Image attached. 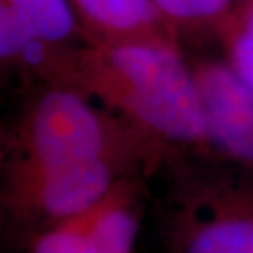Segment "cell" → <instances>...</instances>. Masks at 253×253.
<instances>
[{
  "label": "cell",
  "mask_w": 253,
  "mask_h": 253,
  "mask_svg": "<svg viewBox=\"0 0 253 253\" xmlns=\"http://www.w3.org/2000/svg\"><path fill=\"white\" fill-rule=\"evenodd\" d=\"M215 37L224 48V59L253 92V3H235Z\"/></svg>",
  "instance_id": "cell-10"
},
{
  "label": "cell",
  "mask_w": 253,
  "mask_h": 253,
  "mask_svg": "<svg viewBox=\"0 0 253 253\" xmlns=\"http://www.w3.org/2000/svg\"><path fill=\"white\" fill-rule=\"evenodd\" d=\"M141 173L140 168L126 161L95 160L3 179V212L32 235L83 214L125 176Z\"/></svg>",
  "instance_id": "cell-3"
},
{
  "label": "cell",
  "mask_w": 253,
  "mask_h": 253,
  "mask_svg": "<svg viewBox=\"0 0 253 253\" xmlns=\"http://www.w3.org/2000/svg\"><path fill=\"white\" fill-rule=\"evenodd\" d=\"M61 84L83 90L165 160L214 156L189 59L174 42L84 44Z\"/></svg>",
  "instance_id": "cell-1"
},
{
  "label": "cell",
  "mask_w": 253,
  "mask_h": 253,
  "mask_svg": "<svg viewBox=\"0 0 253 253\" xmlns=\"http://www.w3.org/2000/svg\"><path fill=\"white\" fill-rule=\"evenodd\" d=\"M0 15L54 46L73 49L89 44L71 0H0Z\"/></svg>",
  "instance_id": "cell-8"
},
{
  "label": "cell",
  "mask_w": 253,
  "mask_h": 253,
  "mask_svg": "<svg viewBox=\"0 0 253 253\" xmlns=\"http://www.w3.org/2000/svg\"><path fill=\"white\" fill-rule=\"evenodd\" d=\"M214 156L253 173V92L224 58L189 59Z\"/></svg>",
  "instance_id": "cell-6"
},
{
  "label": "cell",
  "mask_w": 253,
  "mask_h": 253,
  "mask_svg": "<svg viewBox=\"0 0 253 253\" xmlns=\"http://www.w3.org/2000/svg\"><path fill=\"white\" fill-rule=\"evenodd\" d=\"M141 174L120 179L79 215L30 235L27 253H135L143 215Z\"/></svg>",
  "instance_id": "cell-5"
},
{
  "label": "cell",
  "mask_w": 253,
  "mask_h": 253,
  "mask_svg": "<svg viewBox=\"0 0 253 253\" xmlns=\"http://www.w3.org/2000/svg\"><path fill=\"white\" fill-rule=\"evenodd\" d=\"M71 5L89 44L179 43L153 0H71Z\"/></svg>",
  "instance_id": "cell-7"
},
{
  "label": "cell",
  "mask_w": 253,
  "mask_h": 253,
  "mask_svg": "<svg viewBox=\"0 0 253 253\" xmlns=\"http://www.w3.org/2000/svg\"><path fill=\"white\" fill-rule=\"evenodd\" d=\"M176 212L174 253H253V186L197 181Z\"/></svg>",
  "instance_id": "cell-4"
},
{
  "label": "cell",
  "mask_w": 253,
  "mask_h": 253,
  "mask_svg": "<svg viewBox=\"0 0 253 253\" xmlns=\"http://www.w3.org/2000/svg\"><path fill=\"white\" fill-rule=\"evenodd\" d=\"M237 3H253V0H237Z\"/></svg>",
  "instance_id": "cell-11"
},
{
  "label": "cell",
  "mask_w": 253,
  "mask_h": 253,
  "mask_svg": "<svg viewBox=\"0 0 253 253\" xmlns=\"http://www.w3.org/2000/svg\"><path fill=\"white\" fill-rule=\"evenodd\" d=\"M176 37L217 35L237 0H153Z\"/></svg>",
  "instance_id": "cell-9"
},
{
  "label": "cell",
  "mask_w": 253,
  "mask_h": 253,
  "mask_svg": "<svg viewBox=\"0 0 253 253\" xmlns=\"http://www.w3.org/2000/svg\"><path fill=\"white\" fill-rule=\"evenodd\" d=\"M95 160H120L150 173L163 158L120 117L68 84H46L10 131L3 179Z\"/></svg>",
  "instance_id": "cell-2"
}]
</instances>
